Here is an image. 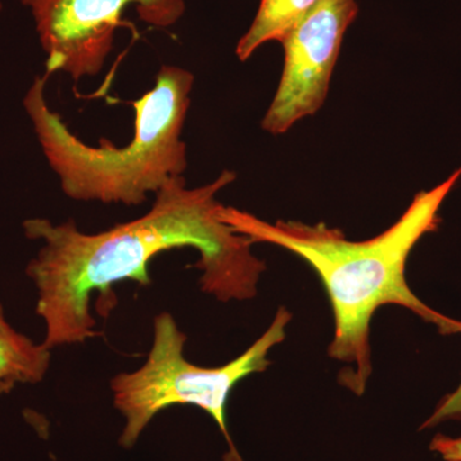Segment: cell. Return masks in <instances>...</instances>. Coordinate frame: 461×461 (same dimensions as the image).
I'll list each match as a JSON object with an SVG mask.
<instances>
[{
    "mask_svg": "<svg viewBox=\"0 0 461 461\" xmlns=\"http://www.w3.org/2000/svg\"><path fill=\"white\" fill-rule=\"evenodd\" d=\"M235 180V172L224 171L211 184L189 189L184 176L173 178L158 191L147 214L100 233L81 232L74 220L25 221L27 238L44 244L26 268L38 290L36 313L45 323L42 344L51 350L99 336L91 315L93 294H98L96 312L107 318L117 304L114 285L150 286L149 263L172 249L199 251L200 287L209 295L224 303L256 297L266 264L254 256L250 240L218 217L222 204L215 196Z\"/></svg>",
    "mask_w": 461,
    "mask_h": 461,
    "instance_id": "obj_1",
    "label": "cell"
},
{
    "mask_svg": "<svg viewBox=\"0 0 461 461\" xmlns=\"http://www.w3.org/2000/svg\"><path fill=\"white\" fill-rule=\"evenodd\" d=\"M461 178V166L432 190L420 191L395 224L366 241H350L326 224L268 223L248 212L221 205L218 217L251 242L286 249L317 273L335 315V336L329 355L350 366L339 384L362 395L372 375L371 321L381 306L409 309L441 335L461 333V321L433 311L415 295L405 277L412 249L426 233L438 230L442 203Z\"/></svg>",
    "mask_w": 461,
    "mask_h": 461,
    "instance_id": "obj_2",
    "label": "cell"
},
{
    "mask_svg": "<svg viewBox=\"0 0 461 461\" xmlns=\"http://www.w3.org/2000/svg\"><path fill=\"white\" fill-rule=\"evenodd\" d=\"M48 75L27 90L23 107L63 193L80 202L138 206L187 168L186 144L181 135L190 108L194 75L163 66L156 86L133 102L132 141L118 148L108 141L85 144L67 129L45 99Z\"/></svg>",
    "mask_w": 461,
    "mask_h": 461,
    "instance_id": "obj_3",
    "label": "cell"
},
{
    "mask_svg": "<svg viewBox=\"0 0 461 461\" xmlns=\"http://www.w3.org/2000/svg\"><path fill=\"white\" fill-rule=\"evenodd\" d=\"M291 320L286 308L278 309L269 329L240 357L217 368L190 363L185 357L187 336L171 314L160 313L153 321V344L147 360L133 372H123L111 379L115 409L126 426L120 445L131 448L139 437L160 411L175 405H193L208 412L222 430L232 455L241 461L227 429V402L238 384L267 371L269 351L286 338Z\"/></svg>",
    "mask_w": 461,
    "mask_h": 461,
    "instance_id": "obj_4",
    "label": "cell"
},
{
    "mask_svg": "<svg viewBox=\"0 0 461 461\" xmlns=\"http://www.w3.org/2000/svg\"><path fill=\"white\" fill-rule=\"evenodd\" d=\"M32 12L47 75L63 72L75 83L96 76L113 50L124 11L135 7L148 25L171 27L186 11L184 0H20Z\"/></svg>",
    "mask_w": 461,
    "mask_h": 461,
    "instance_id": "obj_5",
    "label": "cell"
},
{
    "mask_svg": "<svg viewBox=\"0 0 461 461\" xmlns=\"http://www.w3.org/2000/svg\"><path fill=\"white\" fill-rule=\"evenodd\" d=\"M357 12L355 0H321L284 36L280 86L262 121L267 132L282 135L297 121L320 111L344 33Z\"/></svg>",
    "mask_w": 461,
    "mask_h": 461,
    "instance_id": "obj_6",
    "label": "cell"
},
{
    "mask_svg": "<svg viewBox=\"0 0 461 461\" xmlns=\"http://www.w3.org/2000/svg\"><path fill=\"white\" fill-rule=\"evenodd\" d=\"M50 348L35 344L5 320L0 304V395L17 384H39L50 369Z\"/></svg>",
    "mask_w": 461,
    "mask_h": 461,
    "instance_id": "obj_7",
    "label": "cell"
},
{
    "mask_svg": "<svg viewBox=\"0 0 461 461\" xmlns=\"http://www.w3.org/2000/svg\"><path fill=\"white\" fill-rule=\"evenodd\" d=\"M321 0H262L250 29L240 39L236 54L248 60L268 41H281Z\"/></svg>",
    "mask_w": 461,
    "mask_h": 461,
    "instance_id": "obj_8",
    "label": "cell"
},
{
    "mask_svg": "<svg viewBox=\"0 0 461 461\" xmlns=\"http://www.w3.org/2000/svg\"><path fill=\"white\" fill-rule=\"evenodd\" d=\"M446 420H461V384L453 393L442 399L432 417L421 426V429L435 427Z\"/></svg>",
    "mask_w": 461,
    "mask_h": 461,
    "instance_id": "obj_9",
    "label": "cell"
},
{
    "mask_svg": "<svg viewBox=\"0 0 461 461\" xmlns=\"http://www.w3.org/2000/svg\"><path fill=\"white\" fill-rule=\"evenodd\" d=\"M430 450L441 455L445 461H461V437L451 438L444 435H437L430 442Z\"/></svg>",
    "mask_w": 461,
    "mask_h": 461,
    "instance_id": "obj_10",
    "label": "cell"
},
{
    "mask_svg": "<svg viewBox=\"0 0 461 461\" xmlns=\"http://www.w3.org/2000/svg\"><path fill=\"white\" fill-rule=\"evenodd\" d=\"M0 11H2V2H0Z\"/></svg>",
    "mask_w": 461,
    "mask_h": 461,
    "instance_id": "obj_11",
    "label": "cell"
}]
</instances>
